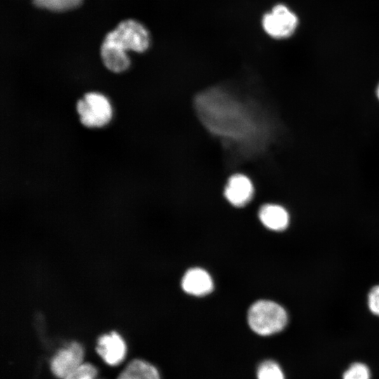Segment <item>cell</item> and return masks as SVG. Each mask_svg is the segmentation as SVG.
Segmentation results:
<instances>
[{"mask_svg":"<svg viewBox=\"0 0 379 379\" xmlns=\"http://www.w3.org/2000/svg\"><path fill=\"white\" fill-rule=\"evenodd\" d=\"M197 112L214 135L232 143L257 142L262 135L256 117L237 100L219 89L202 93L195 100Z\"/></svg>","mask_w":379,"mask_h":379,"instance_id":"obj_1","label":"cell"},{"mask_svg":"<svg viewBox=\"0 0 379 379\" xmlns=\"http://www.w3.org/2000/svg\"><path fill=\"white\" fill-rule=\"evenodd\" d=\"M288 321L285 310L277 302L260 300L254 302L248 312V322L255 333L267 336L282 331Z\"/></svg>","mask_w":379,"mask_h":379,"instance_id":"obj_2","label":"cell"},{"mask_svg":"<svg viewBox=\"0 0 379 379\" xmlns=\"http://www.w3.org/2000/svg\"><path fill=\"white\" fill-rule=\"evenodd\" d=\"M81 123L87 128H101L112 117V109L108 99L98 92H88L79 100L76 106Z\"/></svg>","mask_w":379,"mask_h":379,"instance_id":"obj_3","label":"cell"},{"mask_svg":"<svg viewBox=\"0 0 379 379\" xmlns=\"http://www.w3.org/2000/svg\"><path fill=\"white\" fill-rule=\"evenodd\" d=\"M112 32L127 51L143 53L149 48L151 44L147 29L141 22L133 19L122 20Z\"/></svg>","mask_w":379,"mask_h":379,"instance_id":"obj_4","label":"cell"},{"mask_svg":"<svg viewBox=\"0 0 379 379\" xmlns=\"http://www.w3.org/2000/svg\"><path fill=\"white\" fill-rule=\"evenodd\" d=\"M298 22L295 14L283 4L274 6L263 15L262 20L265 32L274 39L290 36L295 30Z\"/></svg>","mask_w":379,"mask_h":379,"instance_id":"obj_5","label":"cell"},{"mask_svg":"<svg viewBox=\"0 0 379 379\" xmlns=\"http://www.w3.org/2000/svg\"><path fill=\"white\" fill-rule=\"evenodd\" d=\"M127 52L112 31L105 35L100 47V56L107 69L114 73L126 71L131 62Z\"/></svg>","mask_w":379,"mask_h":379,"instance_id":"obj_6","label":"cell"},{"mask_svg":"<svg viewBox=\"0 0 379 379\" xmlns=\"http://www.w3.org/2000/svg\"><path fill=\"white\" fill-rule=\"evenodd\" d=\"M84 350L77 343L60 350L51 361V371L58 378L63 379L83 364Z\"/></svg>","mask_w":379,"mask_h":379,"instance_id":"obj_7","label":"cell"},{"mask_svg":"<svg viewBox=\"0 0 379 379\" xmlns=\"http://www.w3.org/2000/svg\"><path fill=\"white\" fill-rule=\"evenodd\" d=\"M253 191V184L247 176L234 174L227 180L224 194L232 205L242 207L251 200Z\"/></svg>","mask_w":379,"mask_h":379,"instance_id":"obj_8","label":"cell"},{"mask_svg":"<svg viewBox=\"0 0 379 379\" xmlns=\"http://www.w3.org/2000/svg\"><path fill=\"white\" fill-rule=\"evenodd\" d=\"M96 350L107 364L115 366L124 359L126 347L119 333L111 332L99 338Z\"/></svg>","mask_w":379,"mask_h":379,"instance_id":"obj_9","label":"cell"},{"mask_svg":"<svg viewBox=\"0 0 379 379\" xmlns=\"http://www.w3.org/2000/svg\"><path fill=\"white\" fill-rule=\"evenodd\" d=\"M181 286L183 291L192 295L203 296L213 291V279L208 272L201 268L194 267L184 274Z\"/></svg>","mask_w":379,"mask_h":379,"instance_id":"obj_10","label":"cell"},{"mask_svg":"<svg viewBox=\"0 0 379 379\" xmlns=\"http://www.w3.org/2000/svg\"><path fill=\"white\" fill-rule=\"evenodd\" d=\"M258 216L265 227L274 231L285 230L289 222L286 210L277 204L263 205L259 210Z\"/></svg>","mask_w":379,"mask_h":379,"instance_id":"obj_11","label":"cell"},{"mask_svg":"<svg viewBox=\"0 0 379 379\" xmlns=\"http://www.w3.org/2000/svg\"><path fill=\"white\" fill-rule=\"evenodd\" d=\"M117 379H161L158 370L151 364L140 359L131 361Z\"/></svg>","mask_w":379,"mask_h":379,"instance_id":"obj_12","label":"cell"},{"mask_svg":"<svg viewBox=\"0 0 379 379\" xmlns=\"http://www.w3.org/2000/svg\"><path fill=\"white\" fill-rule=\"evenodd\" d=\"M83 0H32L39 8L53 11H65L78 7Z\"/></svg>","mask_w":379,"mask_h":379,"instance_id":"obj_13","label":"cell"},{"mask_svg":"<svg viewBox=\"0 0 379 379\" xmlns=\"http://www.w3.org/2000/svg\"><path fill=\"white\" fill-rule=\"evenodd\" d=\"M258 379H284L280 366L272 360L262 361L257 369Z\"/></svg>","mask_w":379,"mask_h":379,"instance_id":"obj_14","label":"cell"},{"mask_svg":"<svg viewBox=\"0 0 379 379\" xmlns=\"http://www.w3.org/2000/svg\"><path fill=\"white\" fill-rule=\"evenodd\" d=\"M96 374L97 371L93 365L83 363L63 379H95Z\"/></svg>","mask_w":379,"mask_h":379,"instance_id":"obj_15","label":"cell"},{"mask_svg":"<svg viewBox=\"0 0 379 379\" xmlns=\"http://www.w3.org/2000/svg\"><path fill=\"white\" fill-rule=\"evenodd\" d=\"M343 379H370V371L365 364L355 363L345 371Z\"/></svg>","mask_w":379,"mask_h":379,"instance_id":"obj_16","label":"cell"},{"mask_svg":"<svg viewBox=\"0 0 379 379\" xmlns=\"http://www.w3.org/2000/svg\"><path fill=\"white\" fill-rule=\"evenodd\" d=\"M368 304L370 310L374 314L379 316V286L373 288L370 291Z\"/></svg>","mask_w":379,"mask_h":379,"instance_id":"obj_17","label":"cell"},{"mask_svg":"<svg viewBox=\"0 0 379 379\" xmlns=\"http://www.w3.org/2000/svg\"><path fill=\"white\" fill-rule=\"evenodd\" d=\"M377 96H378V98L379 99V85H378V86L377 88Z\"/></svg>","mask_w":379,"mask_h":379,"instance_id":"obj_18","label":"cell"}]
</instances>
